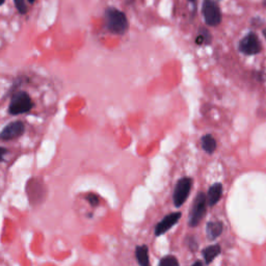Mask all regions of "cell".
Instances as JSON below:
<instances>
[{
	"label": "cell",
	"mask_w": 266,
	"mask_h": 266,
	"mask_svg": "<svg viewBox=\"0 0 266 266\" xmlns=\"http://www.w3.org/2000/svg\"><path fill=\"white\" fill-rule=\"evenodd\" d=\"M105 26L113 34H124L129 27L128 19L122 11L109 7L104 12Z\"/></svg>",
	"instance_id": "cell-1"
},
{
	"label": "cell",
	"mask_w": 266,
	"mask_h": 266,
	"mask_svg": "<svg viewBox=\"0 0 266 266\" xmlns=\"http://www.w3.org/2000/svg\"><path fill=\"white\" fill-rule=\"evenodd\" d=\"M202 14L206 24L211 27L219 25L223 20V15H221L217 0H204L202 4Z\"/></svg>",
	"instance_id": "cell-2"
},
{
	"label": "cell",
	"mask_w": 266,
	"mask_h": 266,
	"mask_svg": "<svg viewBox=\"0 0 266 266\" xmlns=\"http://www.w3.org/2000/svg\"><path fill=\"white\" fill-rule=\"evenodd\" d=\"M33 107V102L28 94L25 92H18L15 94L9 105V112L13 116L26 113Z\"/></svg>",
	"instance_id": "cell-3"
},
{
	"label": "cell",
	"mask_w": 266,
	"mask_h": 266,
	"mask_svg": "<svg viewBox=\"0 0 266 266\" xmlns=\"http://www.w3.org/2000/svg\"><path fill=\"white\" fill-rule=\"evenodd\" d=\"M261 49V42L255 32H249L239 42V50L245 55L258 54Z\"/></svg>",
	"instance_id": "cell-4"
},
{
	"label": "cell",
	"mask_w": 266,
	"mask_h": 266,
	"mask_svg": "<svg viewBox=\"0 0 266 266\" xmlns=\"http://www.w3.org/2000/svg\"><path fill=\"white\" fill-rule=\"evenodd\" d=\"M192 185L193 180L191 178H182L177 183L173 196L174 204L176 207H180L185 203L186 199L188 198Z\"/></svg>",
	"instance_id": "cell-5"
},
{
	"label": "cell",
	"mask_w": 266,
	"mask_h": 266,
	"mask_svg": "<svg viewBox=\"0 0 266 266\" xmlns=\"http://www.w3.org/2000/svg\"><path fill=\"white\" fill-rule=\"evenodd\" d=\"M206 204H207V197L205 196V194L203 193L199 194L193 205V209L189 216V226L192 227L198 226V224L202 220L206 212Z\"/></svg>",
	"instance_id": "cell-6"
},
{
	"label": "cell",
	"mask_w": 266,
	"mask_h": 266,
	"mask_svg": "<svg viewBox=\"0 0 266 266\" xmlns=\"http://www.w3.org/2000/svg\"><path fill=\"white\" fill-rule=\"evenodd\" d=\"M25 131V125L21 121H15L6 126L0 132V140L12 141L20 138Z\"/></svg>",
	"instance_id": "cell-7"
},
{
	"label": "cell",
	"mask_w": 266,
	"mask_h": 266,
	"mask_svg": "<svg viewBox=\"0 0 266 266\" xmlns=\"http://www.w3.org/2000/svg\"><path fill=\"white\" fill-rule=\"evenodd\" d=\"M180 217H181L180 212H174V213L166 215L161 221H159V223L157 224V226L155 228V235L160 236V235L164 234L166 231H168L172 227H174L177 223H178Z\"/></svg>",
	"instance_id": "cell-8"
},
{
	"label": "cell",
	"mask_w": 266,
	"mask_h": 266,
	"mask_svg": "<svg viewBox=\"0 0 266 266\" xmlns=\"http://www.w3.org/2000/svg\"><path fill=\"white\" fill-rule=\"evenodd\" d=\"M221 194H223V185L220 183H215L212 185L207 194V203L210 207L214 206L220 199Z\"/></svg>",
	"instance_id": "cell-9"
},
{
	"label": "cell",
	"mask_w": 266,
	"mask_h": 266,
	"mask_svg": "<svg viewBox=\"0 0 266 266\" xmlns=\"http://www.w3.org/2000/svg\"><path fill=\"white\" fill-rule=\"evenodd\" d=\"M207 236L210 240L216 239L223 232V224L220 221H210L207 224Z\"/></svg>",
	"instance_id": "cell-10"
},
{
	"label": "cell",
	"mask_w": 266,
	"mask_h": 266,
	"mask_svg": "<svg viewBox=\"0 0 266 266\" xmlns=\"http://www.w3.org/2000/svg\"><path fill=\"white\" fill-rule=\"evenodd\" d=\"M136 258L141 266H149V249L147 245H140L136 249Z\"/></svg>",
	"instance_id": "cell-11"
},
{
	"label": "cell",
	"mask_w": 266,
	"mask_h": 266,
	"mask_svg": "<svg viewBox=\"0 0 266 266\" xmlns=\"http://www.w3.org/2000/svg\"><path fill=\"white\" fill-rule=\"evenodd\" d=\"M219 254H220V246L217 245V244L208 246V248H206V249L203 251V256H204L205 262H206L207 264H208V263H211Z\"/></svg>",
	"instance_id": "cell-12"
},
{
	"label": "cell",
	"mask_w": 266,
	"mask_h": 266,
	"mask_svg": "<svg viewBox=\"0 0 266 266\" xmlns=\"http://www.w3.org/2000/svg\"><path fill=\"white\" fill-rule=\"evenodd\" d=\"M201 142H202V147L206 152H208V153L214 152V150L216 148V142L210 135L203 137Z\"/></svg>",
	"instance_id": "cell-13"
},
{
	"label": "cell",
	"mask_w": 266,
	"mask_h": 266,
	"mask_svg": "<svg viewBox=\"0 0 266 266\" xmlns=\"http://www.w3.org/2000/svg\"><path fill=\"white\" fill-rule=\"evenodd\" d=\"M211 39L212 36L209 30L206 28H201L199 30V35L197 37V44H199V45H203V44L208 45V44L211 43Z\"/></svg>",
	"instance_id": "cell-14"
},
{
	"label": "cell",
	"mask_w": 266,
	"mask_h": 266,
	"mask_svg": "<svg viewBox=\"0 0 266 266\" xmlns=\"http://www.w3.org/2000/svg\"><path fill=\"white\" fill-rule=\"evenodd\" d=\"M178 265H179V262L174 256H165L159 262V266H178Z\"/></svg>",
	"instance_id": "cell-15"
},
{
	"label": "cell",
	"mask_w": 266,
	"mask_h": 266,
	"mask_svg": "<svg viewBox=\"0 0 266 266\" xmlns=\"http://www.w3.org/2000/svg\"><path fill=\"white\" fill-rule=\"evenodd\" d=\"M14 4H15V7H16L17 11L21 15H25L27 13V6H26L24 0H14Z\"/></svg>",
	"instance_id": "cell-16"
},
{
	"label": "cell",
	"mask_w": 266,
	"mask_h": 266,
	"mask_svg": "<svg viewBox=\"0 0 266 266\" xmlns=\"http://www.w3.org/2000/svg\"><path fill=\"white\" fill-rule=\"evenodd\" d=\"M86 199H87V202L90 203L92 206H97L99 204V198L95 194H88Z\"/></svg>",
	"instance_id": "cell-17"
},
{
	"label": "cell",
	"mask_w": 266,
	"mask_h": 266,
	"mask_svg": "<svg viewBox=\"0 0 266 266\" xmlns=\"http://www.w3.org/2000/svg\"><path fill=\"white\" fill-rule=\"evenodd\" d=\"M8 149L4 148V147H0V161L4 160V157L6 154H8Z\"/></svg>",
	"instance_id": "cell-18"
},
{
	"label": "cell",
	"mask_w": 266,
	"mask_h": 266,
	"mask_svg": "<svg viewBox=\"0 0 266 266\" xmlns=\"http://www.w3.org/2000/svg\"><path fill=\"white\" fill-rule=\"evenodd\" d=\"M263 35H264V37L266 39V28L263 29Z\"/></svg>",
	"instance_id": "cell-19"
},
{
	"label": "cell",
	"mask_w": 266,
	"mask_h": 266,
	"mask_svg": "<svg viewBox=\"0 0 266 266\" xmlns=\"http://www.w3.org/2000/svg\"><path fill=\"white\" fill-rule=\"evenodd\" d=\"M6 0H0V7H2L4 4H5Z\"/></svg>",
	"instance_id": "cell-20"
},
{
	"label": "cell",
	"mask_w": 266,
	"mask_h": 266,
	"mask_svg": "<svg viewBox=\"0 0 266 266\" xmlns=\"http://www.w3.org/2000/svg\"><path fill=\"white\" fill-rule=\"evenodd\" d=\"M27 2H28L29 4H34V2H35V0H27Z\"/></svg>",
	"instance_id": "cell-21"
},
{
	"label": "cell",
	"mask_w": 266,
	"mask_h": 266,
	"mask_svg": "<svg viewBox=\"0 0 266 266\" xmlns=\"http://www.w3.org/2000/svg\"><path fill=\"white\" fill-rule=\"evenodd\" d=\"M262 4H263V7H265V8H266V0H263V3H262Z\"/></svg>",
	"instance_id": "cell-22"
},
{
	"label": "cell",
	"mask_w": 266,
	"mask_h": 266,
	"mask_svg": "<svg viewBox=\"0 0 266 266\" xmlns=\"http://www.w3.org/2000/svg\"><path fill=\"white\" fill-rule=\"evenodd\" d=\"M195 265H202V263H201V262H196Z\"/></svg>",
	"instance_id": "cell-23"
},
{
	"label": "cell",
	"mask_w": 266,
	"mask_h": 266,
	"mask_svg": "<svg viewBox=\"0 0 266 266\" xmlns=\"http://www.w3.org/2000/svg\"><path fill=\"white\" fill-rule=\"evenodd\" d=\"M188 2H191V3H196L197 0H188Z\"/></svg>",
	"instance_id": "cell-24"
},
{
	"label": "cell",
	"mask_w": 266,
	"mask_h": 266,
	"mask_svg": "<svg viewBox=\"0 0 266 266\" xmlns=\"http://www.w3.org/2000/svg\"><path fill=\"white\" fill-rule=\"evenodd\" d=\"M218 2H219V0H218Z\"/></svg>",
	"instance_id": "cell-25"
}]
</instances>
